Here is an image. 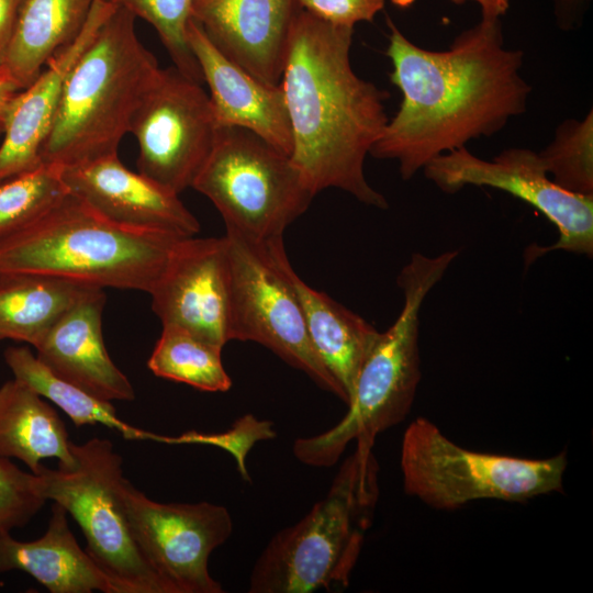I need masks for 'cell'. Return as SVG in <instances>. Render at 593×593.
Segmentation results:
<instances>
[{
	"label": "cell",
	"mask_w": 593,
	"mask_h": 593,
	"mask_svg": "<svg viewBox=\"0 0 593 593\" xmlns=\"http://www.w3.org/2000/svg\"><path fill=\"white\" fill-rule=\"evenodd\" d=\"M3 356L15 379L57 405L76 426L101 424L128 440H156V434L119 418L112 402L100 400L55 374L27 347H9Z\"/></svg>",
	"instance_id": "d4e9b609"
},
{
	"label": "cell",
	"mask_w": 593,
	"mask_h": 593,
	"mask_svg": "<svg viewBox=\"0 0 593 593\" xmlns=\"http://www.w3.org/2000/svg\"><path fill=\"white\" fill-rule=\"evenodd\" d=\"M387 22L390 79L402 99L370 155L395 160L403 180L526 112L532 87L522 75L524 54L506 47L501 18L481 16L443 51L416 45Z\"/></svg>",
	"instance_id": "6da1fadb"
},
{
	"label": "cell",
	"mask_w": 593,
	"mask_h": 593,
	"mask_svg": "<svg viewBox=\"0 0 593 593\" xmlns=\"http://www.w3.org/2000/svg\"><path fill=\"white\" fill-rule=\"evenodd\" d=\"M302 10L338 26L354 27L371 22L383 9L385 0H296Z\"/></svg>",
	"instance_id": "1f68e13d"
},
{
	"label": "cell",
	"mask_w": 593,
	"mask_h": 593,
	"mask_svg": "<svg viewBox=\"0 0 593 593\" xmlns=\"http://www.w3.org/2000/svg\"><path fill=\"white\" fill-rule=\"evenodd\" d=\"M69 193L61 167L48 163L0 180V240L27 226Z\"/></svg>",
	"instance_id": "4316f807"
},
{
	"label": "cell",
	"mask_w": 593,
	"mask_h": 593,
	"mask_svg": "<svg viewBox=\"0 0 593 593\" xmlns=\"http://www.w3.org/2000/svg\"><path fill=\"white\" fill-rule=\"evenodd\" d=\"M118 497L132 534L154 569L176 593H222L209 570L211 553L232 535L228 510L206 501L161 503L125 477Z\"/></svg>",
	"instance_id": "4fadbf2b"
},
{
	"label": "cell",
	"mask_w": 593,
	"mask_h": 593,
	"mask_svg": "<svg viewBox=\"0 0 593 593\" xmlns=\"http://www.w3.org/2000/svg\"><path fill=\"white\" fill-rule=\"evenodd\" d=\"M66 510L53 503L45 533L20 541L0 537V574L23 571L51 593H120L115 583L83 550L72 535Z\"/></svg>",
	"instance_id": "ffe728a7"
},
{
	"label": "cell",
	"mask_w": 593,
	"mask_h": 593,
	"mask_svg": "<svg viewBox=\"0 0 593 593\" xmlns=\"http://www.w3.org/2000/svg\"><path fill=\"white\" fill-rule=\"evenodd\" d=\"M135 20L116 8L78 57L41 147V161L68 167L118 154L160 70L139 41Z\"/></svg>",
	"instance_id": "3957f363"
},
{
	"label": "cell",
	"mask_w": 593,
	"mask_h": 593,
	"mask_svg": "<svg viewBox=\"0 0 593 593\" xmlns=\"http://www.w3.org/2000/svg\"><path fill=\"white\" fill-rule=\"evenodd\" d=\"M143 19L157 32L174 67L202 83L200 67L188 43V25L194 0H102Z\"/></svg>",
	"instance_id": "f1b7e54d"
},
{
	"label": "cell",
	"mask_w": 593,
	"mask_h": 593,
	"mask_svg": "<svg viewBox=\"0 0 593 593\" xmlns=\"http://www.w3.org/2000/svg\"><path fill=\"white\" fill-rule=\"evenodd\" d=\"M188 43L210 89L217 126H238L291 156L292 134L281 85L266 83L223 55L190 20Z\"/></svg>",
	"instance_id": "e0dca14e"
},
{
	"label": "cell",
	"mask_w": 593,
	"mask_h": 593,
	"mask_svg": "<svg viewBox=\"0 0 593 593\" xmlns=\"http://www.w3.org/2000/svg\"><path fill=\"white\" fill-rule=\"evenodd\" d=\"M549 177L567 191L593 195V111L567 119L538 152Z\"/></svg>",
	"instance_id": "83f0119b"
},
{
	"label": "cell",
	"mask_w": 593,
	"mask_h": 593,
	"mask_svg": "<svg viewBox=\"0 0 593 593\" xmlns=\"http://www.w3.org/2000/svg\"><path fill=\"white\" fill-rule=\"evenodd\" d=\"M276 436L272 424L259 421L251 415L243 416L225 433L202 434L188 432L178 437L157 436L156 441L167 444H203L227 450L234 455L237 468L244 479H248L245 458L250 447L258 440L271 439Z\"/></svg>",
	"instance_id": "4dcf8cb0"
},
{
	"label": "cell",
	"mask_w": 593,
	"mask_h": 593,
	"mask_svg": "<svg viewBox=\"0 0 593 593\" xmlns=\"http://www.w3.org/2000/svg\"><path fill=\"white\" fill-rule=\"evenodd\" d=\"M116 8L96 0L80 34L12 99L0 145V180L38 166L41 147L53 125L68 74L100 26Z\"/></svg>",
	"instance_id": "d6986e66"
},
{
	"label": "cell",
	"mask_w": 593,
	"mask_h": 593,
	"mask_svg": "<svg viewBox=\"0 0 593 593\" xmlns=\"http://www.w3.org/2000/svg\"><path fill=\"white\" fill-rule=\"evenodd\" d=\"M191 188L212 201L226 232L254 243L282 239L315 197L290 156L238 126H219Z\"/></svg>",
	"instance_id": "ba28073f"
},
{
	"label": "cell",
	"mask_w": 593,
	"mask_h": 593,
	"mask_svg": "<svg viewBox=\"0 0 593 593\" xmlns=\"http://www.w3.org/2000/svg\"><path fill=\"white\" fill-rule=\"evenodd\" d=\"M222 347L172 326H163L148 369L157 377L205 392H226L232 380L222 362Z\"/></svg>",
	"instance_id": "484cf974"
},
{
	"label": "cell",
	"mask_w": 593,
	"mask_h": 593,
	"mask_svg": "<svg viewBox=\"0 0 593 593\" xmlns=\"http://www.w3.org/2000/svg\"><path fill=\"white\" fill-rule=\"evenodd\" d=\"M148 293L163 326L181 328L223 348L232 340L226 237L180 238Z\"/></svg>",
	"instance_id": "5bb4252c"
},
{
	"label": "cell",
	"mask_w": 593,
	"mask_h": 593,
	"mask_svg": "<svg viewBox=\"0 0 593 593\" xmlns=\"http://www.w3.org/2000/svg\"><path fill=\"white\" fill-rule=\"evenodd\" d=\"M426 178L446 193L468 186L490 187L523 200L547 217L558 231L549 246H533L528 261L563 250L593 255V195L559 187L547 174L538 153L521 147L502 150L491 160L472 154L466 146L437 156L423 169Z\"/></svg>",
	"instance_id": "8fae6325"
},
{
	"label": "cell",
	"mask_w": 593,
	"mask_h": 593,
	"mask_svg": "<svg viewBox=\"0 0 593 593\" xmlns=\"http://www.w3.org/2000/svg\"><path fill=\"white\" fill-rule=\"evenodd\" d=\"M104 303L103 289L91 290L54 323L35 355L55 374L100 400L132 401L134 388L104 345Z\"/></svg>",
	"instance_id": "ac0fdd59"
},
{
	"label": "cell",
	"mask_w": 593,
	"mask_h": 593,
	"mask_svg": "<svg viewBox=\"0 0 593 593\" xmlns=\"http://www.w3.org/2000/svg\"><path fill=\"white\" fill-rule=\"evenodd\" d=\"M287 275L300 302L311 343L343 390L347 405L380 332L326 293L307 286L290 264Z\"/></svg>",
	"instance_id": "44dd1931"
},
{
	"label": "cell",
	"mask_w": 593,
	"mask_h": 593,
	"mask_svg": "<svg viewBox=\"0 0 593 593\" xmlns=\"http://www.w3.org/2000/svg\"><path fill=\"white\" fill-rule=\"evenodd\" d=\"M458 250L436 256L411 255L398 276L403 305L380 335L355 383L348 411L332 428L293 443V455L315 468L334 466L351 441L374 445L376 437L400 424L411 411L422 378L418 347L419 311Z\"/></svg>",
	"instance_id": "8992f818"
},
{
	"label": "cell",
	"mask_w": 593,
	"mask_h": 593,
	"mask_svg": "<svg viewBox=\"0 0 593 593\" xmlns=\"http://www.w3.org/2000/svg\"><path fill=\"white\" fill-rule=\"evenodd\" d=\"M96 0H23L1 66L19 90L82 31Z\"/></svg>",
	"instance_id": "603a6c76"
},
{
	"label": "cell",
	"mask_w": 593,
	"mask_h": 593,
	"mask_svg": "<svg viewBox=\"0 0 593 593\" xmlns=\"http://www.w3.org/2000/svg\"><path fill=\"white\" fill-rule=\"evenodd\" d=\"M61 176L69 193L114 223L182 237L200 232L179 194L126 168L119 154L61 167Z\"/></svg>",
	"instance_id": "9a60e30c"
},
{
	"label": "cell",
	"mask_w": 593,
	"mask_h": 593,
	"mask_svg": "<svg viewBox=\"0 0 593 593\" xmlns=\"http://www.w3.org/2000/svg\"><path fill=\"white\" fill-rule=\"evenodd\" d=\"M0 457L22 461L33 473L54 458L71 467L75 457L65 423L56 410L24 382L0 385Z\"/></svg>",
	"instance_id": "7402d4cb"
},
{
	"label": "cell",
	"mask_w": 593,
	"mask_h": 593,
	"mask_svg": "<svg viewBox=\"0 0 593 593\" xmlns=\"http://www.w3.org/2000/svg\"><path fill=\"white\" fill-rule=\"evenodd\" d=\"M22 1L0 0V68L15 31Z\"/></svg>",
	"instance_id": "836d02e7"
},
{
	"label": "cell",
	"mask_w": 593,
	"mask_h": 593,
	"mask_svg": "<svg viewBox=\"0 0 593 593\" xmlns=\"http://www.w3.org/2000/svg\"><path fill=\"white\" fill-rule=\"evenodd\" d=\"M231 287L232 340L258 343L320 388L346 398L316 354L300 302L287 275L283 239L254 243L226 232Z\"/></svg>",
	"instance_id": "30bf717a"
},
{
	"label": "cell",
	"mask_w": 593,
	"mask_h": 593,
	"mask_svg": "<svg viewBox=\"0 0 593 593\" xmlns=\"http://www.w3.org/2000/svg\"><path fill=\"white\" fill-rule=\"evenodd\" d=\"M40 477L0 457V537L24 527L44 506Z\"/></svg>",
	"instance_id": "f546056e"
},
{
	"label": "cell",
	"mask_w": 593,
	"mask_h": 593,
	"mask_svg": "<svg viewBox=\"0 0 593 593\" xmlns=\"http://www.w3.org/2000/svg\"><path fill=\"white\" fill-rule=\"evenodd\" d=\"M19 91L15 85L0 70V134L3 133L9 105Z\"/></svg>",
	"instance_id": "e575fe53"
},
{
	"label": "cell",
	"mask_w": 593,
	"mask_h": 593,
	"mask_svg": "<svg viewBox=\"0 0 593 593\" xmlns=\"http://www.w3.org/2000/svg\"><path fill=\"white\" fill-rule=\"evenodd\" d=\"M180 238L114 223L68 193L0 240V275L32 273L149 292Z\"/></svg>",
	"instance_id": "277c9868"
},
{
	"label": "cell",
	"mask_w": 593,
	"mask_h": 593,
	"mask_svg": "<svg viewBox=\"0 0 593 593\" xmlns=\"http://www.w3.org/2000/svg\"><path fill=\"white\" fill-rule=\"evenodd\" d=\"M353 34L354 27L302 9L294 16L280 83L292 134L290 158L315 195L335 188L387 209L363 165L389 120V94L355 72Z\"/></svg>",
	"instance_id": "7a4b0ae2"
},
{
	"label": "cell",
	"mask_w": 593,
	"mask_h": 593,
	"mask_svg": "<svg viewBox=\"0 0 593 593\" xmlns=\"http://www.w3.org/2000/svg\"><path fill=\"white\" fill-rule=\"evenodd\" d=\"M400 467L406 494L452 511L478 500L522 502L560 492L567 456L526 459L469 450L417 417L403 435Z\"/></svg>",
	"instance_id": "52a82bcc"
},
{
	"label": "cell",
	"mask_w": 593,
	"mask_h": 593,
	"mask_svg": "<svg viewBox=\"0 0 593 593\" xmlns=\"http://www.w3.org/2000/svg\"><path fill=\"white\" fill-rule=\"evenodd\" d=\"M456 4L475 2L481 8L483 18H501L508 9L510 0H451Z\"/></svg>",
	"instance_id": "d590c367"
},
{
	"label": "cell",
	"mask_w": 593,
	"mask_h": 593,
	"mask_svg": "<svg viewBox=\"0 0 593 593\" xmlns=\"http://www.w3.org/2000/svg\"><path fill=\"white\" fill-rule=\"evenodd\" d=\"M75 463L36 473L46 501L61 505L77 522L86 551L120 593H176L138 547L118 497L122 457L107 438L71 441Z\"/></svg>",
	"instance_id": "9c48e42d"
},
{
	"label": "cell",
	"mask_w": 593,
	"mask_h": 593,
	"mask_svg": "<svg viewBox=\"0 0 593 593\" xmlns=\"http://www.w3.org/2000/svg\"><path fill=\"white\" fill-rule=\"evenodd\" d=\"M556 24L562 31H573L581 26L591 0H550Z\"/></svg>",
	"instance_id": "d6a6232c"
},
{
	"label": "cell",
	"mask_w": 593,
	"mask_h": 593,
	"mask_svg": "<svg viewBox=\"0 0 593 593\" xmlns=\"http://www.w3.org/2000/svg\"><path fill=\"white\" fill-rule=\"evenodd\" d=\"M373 444L357 441L323 499L278 532L257 558L250 593H311L348 586L379 499Z\"/></svg>",
	"instance_id": "5b68a950"
},
{
	"label": "cell",
	"mask_w": 593,
	"mask_h": 593,
	"mask_svg": "<svg viewBox=\"0 0 593 593\" xmlns=\"http://www.w3.org/2000/svg\"><path fill=\"white\" fill-rule=\"evenodd\" d=\"M209 94L176 67L160 68L132 120L138 171L180 194L206 160L217 133Z\"/></svg>",
	"instance_id": "7c38bea8"
},
{
	"label": "cell",
	"mask_w": 593,
	"mask_h": 593,
	"mask_svg": "<svg viewBox=\"0 0 593 593\" xmlns=\"http://www.w3.org/2000/svg\"><path fill=\"white\" fill-rule=\"evenodd\" d=\"M296 0H194V20L212 44L257 79L281 83Z\"/></svg>",
	"instance_id": "2e32d148"
},
{
	"label": "cell",
	"mask_w": 593,
	"mask_h": 593,
	"mask_svg": "<svg viewBox=\"0 0 593 593\" xmlns=\"http://www.w3.org/2000/svg\"><path fill=\"white\" fill-rule=\"evenodd\" d=\"M96 288L41 275H0V340L36 347L54 323Z\"/></svg>",
	"instance_id": "cb8c5ba5"
}]
</instances>
